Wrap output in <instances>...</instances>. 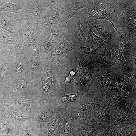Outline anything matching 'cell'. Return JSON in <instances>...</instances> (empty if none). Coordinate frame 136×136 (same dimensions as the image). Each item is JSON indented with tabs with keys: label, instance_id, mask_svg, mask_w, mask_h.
<instances>
[{
	"label": "cell",
	"instance_id": "obj_1",
	"mask_svg": "<svg viewBox=\"0 0 136 136\" xmlns=\"http://www.w3.org/2000/svg\"><path fill=\"white\" fill-rule=\"evenodd\" d=\"M111 20L134 45L136 44V1L119 0L110 15Z\"/></svg>",
	"mask_w": 136,
	"mask_h": 136
},
{
	"label": "cell",
	"instance_id": "obj_2",
	"mask_svg": "<svg viewBox=\"0 0 136 136\" xmlns=\"http://www.w3.org/2000/svg\"><path fill=\"white\" fill-rule=\"evenodd\" d=\"M119 1L88 0L87 6L78 10L75 15L81 25L88 24L93 21L101 19L111 22V13Z\"/></svg>",
	"mask_w": 136,
	"mask_h": 136
},
{
	"label": "cell",
	"instance_id": "obj_3",
	"mask_svg": "<svg viewBox=\"0 0 136 136\" xmlns=\"http://www.w3.org/2000/svg\"><path fill=\"white\" fill-rule=\"evenodd\" d=\"M41 14L38 19L40 32L46 31L54 24L66 22L65 10L60 0H40Z\"/></svg>",
	"mask_w": 136,
	"mask_h": 136
},
{
	"label": "cell",
	"instance_id": "obj_4",
	"mask_svg": "<svg viewBox=\"0 0 136 136\" xmlns=\"http://www.w3.org/2000/svg\"><path fill=\"white\" fill-rule=\"evenodd\" d=\"M73 46L71 33L66 29L65 34L59 43L43 58L55 61L60 66L63 61L70 57V52Z\"/></svg>",
	"mask_w": 136,
	"mask_h": 136
},
{
	"label": "cell",
	"instance_id": "obj_5",
	"mask_svg": "<svg viewBox=\"0 0 136 136\" xmlns=\"http://www.w3.org/2000/svg\"><path fill=\"white\" fill-rule=\"evenodd\" d=\"M89 24L95 28L103 40L112 45L118 44L119 34L111 22L101 19L93 21Z\"/></svg>",
	"mask_w": 136,
	"mask_h": 136
},
{
	"label": "cell",
	"instance_id": "obj_6",
	"mask_svg": "<svg viewBox=\"0 0 136 136\" xmlns=\"http://www.w3.org/2000/svg\"><path fill=\"white\" fill-rule=\"evenodd\" d=\"M120 111L112 107L104 106L100 110L92 112L86 118L77 120V123L90 122L105 123L111 125L116 119Z\"/></svg>",
	"mask_w": 136,
	"mask_h": 136
},
{
	"label": "cell",
	"instance_id": "obj_7",
	"mask_svg": "<svg viewBox=\"0 0 136 136\" xmlns=\"http://www.w3.org/2000/svg\"><path fill=\"white\" fill-rule=\"evenodd\" d=\"M40 0H24L22 17L25 23L32 27L38 33L40 32L38 26V19L41 14Z\"/></svg>",
	"mask_w": 136,
	"mask_h": 136
},
{
	"label": "cell",
	"instance_id": "obj_8",
	"mask_svg": "<svg viewBox=\"0 0 136 136\" xmlns=\"http://www.w3.org/2000/svg\"><path fill=\"white\" fill-rule=\"evenodd\" d=\"M136 98L128 101L120 110L116 119L111 125L119 128L136 124Z\"/></svg>",
	"mask_w": 136,
	"mask_h": 136
},
{
	"label": "cell",
	"instance_id": "obj_9",
	"mask_svg": "<svg viewBox=\"0 0 136 136\" xmlns=\"http://www.w3.org/2000/svg\"><path fill=\"white\" fill-rule=\"evenodd\" d=\"M33 28L24 22L20 26L17 31L22 41L23 49L27 51L40 54L36 37L33 32Z\"/></svg>",
	"mask_w": 136,
	"mask_h": 136
},
{
	"label": "cell",
	"instance_id": "obj_10",
	"mask_svg": "<svg viewBox=\"0 0 136 136\" xmlns=\"http://www.w3.org/2000/svg\"><path fill=\"white\" fill-rule=\"evenodd\" d=\"M49 29L51 35L48 41L43 45L38 43L40 53L48 54L51 52L60 42L66 31L65 22L55 28L51 27Z\"/></svg>",
	"mask_w": 136,
	"mask_h": 136
},
{
	"label": "cell",
	"instance_id": "obj_11",
	"mask_svg": "<svg viewBox=\"0 0 136 136\" xmlns=\"http://www.w3.org/2000/svg\"><path fill=\"white\" fill-rule=\"evenodd\" d=\"M66 27L71 33L73 46L78 47L86 46L85 35L75 15L69 21Z\"/></svg>",
	"mask_w": 136,
	"mask_h": 136
},
{
	"label": "cell",
	"instance_id": "obj_12",
	"mask_svg": "<svg viewBox=\"0 0 136 136\" xmlns=\"http://www.w3.org/2000/svg\"><path fill=\"white\" fill-rule=\"evenodd\" d=\"M24 22L22 16L15 13L7 12L0 14V26L8 32H17Z\"/></svg>",
	"mask_w": 136,
	"mask_h": 136
},
{
	"label": "cell",
	"instance_id": "obj_13",
	"mask_svg": "<svg viewBox=\"0 0 136 136\" xmlns=\"http://www.w3.org/2000/svg\"><path fill=\"white\" fill-rule=\"evenodd\" d=\"M106 90L96 89L92 93L84 96L80 102L86 105H90L92 107V112L98 111L105 105Z\"/></svg>",
	"mask_w": 136,
	"mask_h": 136
},
{
	"label": "cell",
	"instance_id": "obj_14",
	"mask_svg": "<svg viewBox=\"0 0 136 136\" xmlns=\"http://www.w3.org/2000/svg\"><path fill=\"white\" fill-rule=\"evenodd\" d=\"M0 41L11 51L23 49L22 41L17 32L0 31Z\"/></svg>",
	"mask_w": 136,
	"mask_h": 136
},
{
	"label": "cell",
	"instance_id": "obj_15",
	"mask_svg": "<svg viewBox=\"0 0 136 136\" xmlns=\"http://www.w3.org/2000/svg\"><path fill=\"white\" fill-rule=\"evenodd\" d=\"M60 1L65 9L66 26L69 21L78 10L87 6V0H63Z\"/></svg>",
	"mask_w": 136,
	"mask_h": 136
},
{
	"label": "cell",
	"instance_id": "obj_16",
	"mask_svg": "<svg viewBox=\"0 0 136 136\" xmlns=\"http://www.w3.org/2000/svg\"><path fill=\"white\" fill-rule=\"evenodd\" d=\"M74 121L69 115L67 114L63 118L53 133L59 136L73 135L77 128V124L74 125Z\"/></svg>",
	"mask_w": 136,
	"mask_h": 136
},
{
	"label": "cell",
	"instance_id": "obj_17",
	"mask_svg": "<svg viewBox=\"0 0 136 136\" xmlns=\"http://www.w3.org/2000/svg\"><path fill=\"white\" fill-rule=\"evenodd\" d=\"M90 125L88 123H77V128L75 131L74 136H92L95 132L100 128L108 127L111 125L105 123L92 122Z\"/></svg>",
	"mask_w": 136,
	"mask_h": 136
},
{
	"label": "cell",
	"instance_id": "obj_18",
	"mask_svg": "<svg viewBox=\"0 0 136 136\" xmlns=\"http://www.w3.org/2000/svg\"><path fill=\"white\" fill-rule=\"evenodd\" d=\"M81 26L86 38V46L91 45L101 47L104 45L110 44V43L104 41L93 32L92 27L90 24L81 25Z\"/></svg>",
	"mask_w": 136,
	"mask_h": 136
},
{
	"label": "cell",
	"instance_id": "obj_19",
	"mask_svg": "<svg viewBox=\"0 0 136 136\" xmlns=\"http://www.w3.org/2000/svg\"><path fill=\"white\" fill-rule=\"evenodd\" d=\"M119 34V46L126 59L136 55V46L124 36L119 29L117 30Z\"/></svg>",
	"mask_w": 136,
	"mask_h": 136
},
{
	"label": "cell",
	"instance_id": "obj_20",
	"mask_svg": "<svg viewBox=\"0 0 136 136\" xmlns=\"http://www.w3.org/2000/svg\"><path fill=\"white\" fill-rule=\"evenodd\" d=\"M17 3L13 4L7 0L0 1V11L15 13L22 15L24 4V0L16 1Z\"/></svg>",
	"mask_w": 136,
	"mask_h": 136
},
{
	"label": "cell",
	"instance_id": "obj_21",
	"mask_svg": "<svg viewBox=\"0 0 136 136\" xmlns=\"http://www.w3.org/2000/svg\"><path fill=\"white\" fill-rule=\"evenodd\" d=\"M134 98H136V95L132 88L129 87L122 92L119 98L112 107L120 111L128 101Z\"/></svg>",
	"mask_w": 136,
	"mask_h": 136
},
{
	"label": "cell",
	"instance_id": "obj_22",
	"mask_svg": "<svg viewBox=\"0 0 136 136\" xmlns=\"http://www.w3.org/2000/svg\"><path fill=\"white\" fill-rule=\"evenodd\" d=\"M87 106L80 102L75 104L70 111V116L72 119L76 121L81 119L84 115L88 116L92 112L87 110Z\"/></svg>",
	"mask_w": 136,
	"mask_h": 136
},
{
	"label": "cell",
	"instance_id": "obj_23",
	"mask_svg": "<svg viewBox=\"0 0 136 136\" xmlns=\"http://www.w3.org/2000/svg\"><path fill=\"white\" fill-rule=\"evenodd\" d=\"M66 113H60L54 116L50 121L47 129V136H51L58 126Z\"/></svg>",
	"mask_w": 136,
	"mask_h": 136
},
{
	"label": "cell",
	"instance_id": "obj_24",
	"mask_svg": "<svg viewBox=\"0 0 136 136\" xmlns=\"http://www.w3.org/2000/svg\"><path fill=\"white\" fill-rule=\"evenodd\" d=\"M111 59L117 64L123 65L125 63L122 52L120 49L119 44H116L111 47Z\"/></svg>",
	"mask_w": 136,
	"mask_h": 136
},
{
	"label": "cell",
	"instance_id": "obj_25",
	"mask_svg": "<svg viewBox=\"0 0 136 136\" xmlns=\"http://www.w3.org/2000/svg\"><path fill=\"white\" fill-rule=\"evenodd\" d=\"M122 92L119 90L117 91L113 92L107 91L105 92V106L112 107L116 103L120 96Z\"/></svg>",
	"mask_w": 136,
	"mask_h": 136
},
{
	"label": "cell",
	"instance_id": "obj_26",
	"mask_svg": "<svg viewBox=\"0 0 136 136\" xmlns=\"http://www.w3.org/2000/svg\"><path fill=\"white\" fill-rule=\"evenodd\" d=\"M111 81V78L109 76L105 74H102L98 78L97 87L105 90L109 86Z\"/></svg>",
	"mask_w": 136,
	"mask_h": 136
},
{
	"label": "cell",
	"instance_id": "obj_27",
	"mask_svg": "<svg viewBox=\"0 0 136 136\" xmlns=\"http://www.w3.org/2000/svg\"><path fill=\"white\" fill-rule=\"evenodd\" d=\"M136 124L119 129L121 136H136Z\"/></svg>",
	"mask_w": 136,
	"mask_h": 136
},
{
	"label": "cell",
	"instance_id": "obj_28",
	"mask_svg": "<svg viewBox=\"0 0 136 136\" xmlns=\"http://www.w3.org/2000/svg\"><path fill=\"white\" fill-rule=\"evenodd\" d=\"M119 90L117 80V76H115L111 81L106 91L109 92H116Z\"/></svg>",
	"mask_w": 136,
	"mask_h": 136
},
{
	"label": "cell",
	"instance_id": "obj_29",
	"mask_svg": "<svg viewBox=\"0 0 136 136\" xmlns=\"http://www.w3.org/2000/svg\"><path fill=\"white\" fill-rule=\"evenodd\" d=\"M92 73L91 71H88L81 77L80 80L81 85L86 86L89 84Z\"/></svg>",
	"mask_w": 136,
	"mask_h": 136
},
{
	"label": "cell",
	"instance_id": "obj_30",
	"mask_svg": "<svg viewBox=\"0 0 136 136\" xmlns=\"http://www.w3.org/2000/svg\"><path fill=\"white\" fill-rule=\"evenodd\" d=\"M119 129L116 125H111V133L109 136H121Z\"/></svg>",
	"mask_w": 136,
	"mask_h": 136
},
{
	"label": "cell",
	"instance_id": "obj_31",
	"mask_svg": "<svg viewBox=\"0 0 136 136\" xmlns=\"http://www.w3.org/2000/svg\"><path fill=\"white\" fill-rule=\"evenodd\" d=\"M86 70L84 66L81 64H80L77 73L78 79H79L83 75Z\"/></svg>",
	"mask_w": 136,
	"mask_h": 136
},
{
	"label": "cell",
	"instance_id": "obj_32",
	"mask_svg": "<svg viewBox=\"0 0 136 136\" xmlns=\"http://www.w3.org/2000/svg\"><path fill=\"white\" fill-rule=\"evenodd\" d=\"M43 87L44 91L47 93L50 92V86L48 81L46 80H43L42 82Z\"/></svg>",
	"mask_w": 136,
	"mask_h": 136
},
{
	"label": "cell",
	"instance_id": "obj_33",
	"mask_svg": "<svg viewBox=\"0 0 136 136\" xmlns=\"http://www.w3.org/2000/svg\"><path fill=\"white\" fill-rule=\"evenodd\" d=\"M13 116L17 120L20 121H25L27 119V118L25 116L22 114H14L13 115Z\"/></svg>",
	"mask_w": 136,
	"mask_h": 136
},
{
	"label": "cell",
	"instance_id": "obj_34",
	"mask_svg": "<svg viewBox=\"0 0 136 136\" xmlns=\"http://www.w3.org/2000/svg\"><path fill=\"white\" fill-rule=\"evenodd\" d=\"M47 77L50 81L53 84L55 82L54 75L53 73L50 71L47 72Z\"/></svg>",
	"mask_w": 136,
	"mask_h": 136
},
{
	"label": "cell",
	"instance_id": "obj_35",
	"mask_svg": "<svg viewBox=\"0 0 136 136\" xmlns=\"http://www.w3.org/2000/svg\"><path fill=\"white\" fill-rule=\"evenodd\" d=\"M26 86V82L25 80H22L20 82L15 89L17 91L23 89Z\"/></svg>",
	"mask_w": 136,
	"mask_h": 136
},
{
	"label": "cell",
	"instance_id": "obj_36",
	"mask_svg": "<svg viewBox=\"0 0 136 136\" xmlns=\"http://www.w3.org/2000/svg\"><path fill=\"white\" fill-rule=\"evenodd\" d=\"M31 65L32 70L33 71H37L38 68V63L34 60H32L31 61Z\"/></svg>",
	"mask_w": 136,
	"mask_h": 136
},
{
	"label": "cell",
	"instance_id": "obj_37",
	"mask_svg": "<svg viewBox=\"0 0 136 136\" xmlns=\"http://www.w3.org/2000/svg\"><path fill=\"white\" fill-rule=\"evenodd\" d=\"M61 101L62 103L65 104H67L71 103L68 95H63L62 97Z\"/></svg>",
	"mask_w": 136,
	"mask_h": 136
},
{
	"label": "cell",
	"instance_id": "obj_38",
	"mask_svg": "<svg viewBox=\"0 0 136 136\" xmlns=\"http://www.w3.org/2000/svg\"><path fill=\"white\" fill-rule=\"evenodd\" d=\"M23 66L21 63H20L17 66L16 69V72L20 73L22 72L23 70Z\"/></svg>",
	"mask_w": 136,
	"mask_h": 136
},
{
	"label": "cell",
	"instance_id": "obj_39",
	"mask_svg": "<svg viewBox=\"0 0 136 136\" xmlns=\"http://www.w3.org/2000/svg\"><path fill=\"white\" fill-rule=\"evenodd\" d=\"M68 95L71 103L73 102L76 100L77 96L76 95L73 94H70Z\"/></svg>",
	"mask_w": 136,
	"mask_h": 136
},
{
	"label": "cell",
	"instance_id": "obj_40",
	"mask_svg": "<svg viewBox=\"0 0 136 136\" xmlns=\"http://www.w3.org/2000/svg\"><path fill=\"white\" fill-rule=\"evenodd\" d=\"M20 136H29L26 130H22L20 132Z\"/></svg>",
	"mask_w": 136,
	"mask_h": 136
},
{
	"label": "cell",
	"instance_id": "obj_41",
	"mask_svg": "<svg viewBox=\"0 0 136 136\" xmlns=\"http://www.w3.org/2000/svg\"><path fill=\"white\" fill-rule=\"evenodd\" d=\"M71 76L66 77V78L65 82L68 83L69 82H70L71 80Z\"/></svg>",
	"mask_w": 136,
	"mask_h": 136
},
{
	"label": "cell",
	"instance_id": "obj_42",
	"mask_svg": "<svg viewBox=\"0 0 136 136\" xmlns=\"http://www.w3.org/2000/svg\"><path fill=\"white\" fill-rule=\"evenodd\" d=\"M74 136L73 135H69V136Z\"/></svg>",
	"mask_w": 136,
	"mask_h": 136
}]
</instances>
